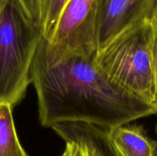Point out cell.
Segmentation results:
<instances>
[{"instance_id":"1","label":"cell","mask_w":157,"mask_h":156,"mask_svg":"<svg viewBox=\"0 0 157 156\" xmlns=\"http://www.w3.org/2000/svg\"><path fill=\"white\" fill-rule=\"evenodd\" d=\"M95 55L55 57L41 38L31 78L43 126L84 122L110 128L156 114L153 106L112 81L98 67Z\"/></svg>"},{"instance_id":"2","label":"cell","mask_w":157,"mask_h":156,"mask_svg":"<svg viewBox=\"0 0 157 156\" xmlns=\"http://www.w3.org/2000/svg\"><path fill=\"white\" fill-rule=\"evenodd\" d=\"M154 24L155 21H144L123 32L97 52L94 61L112 81L156 112L152 64Z\"/></svg>"},{"instance_id":"3","label":"cell","mask_w":157,"mask_h":156,"mask_svg":"<svg viewBox=\"0 0 157 156\" xmlns=\"http://www.w3.org/2000/svg\"><path fill=\"white\" fill-rule=\"evenodd\" d=\"M42 29L18 0H8L0 12V103H18L32 83L31 68Z\"/></svg>"},{"instance_id":"4","label":"cell","mask_w":157,"mask_h":156,"mask_svg":"<svg viewBox=\"0 0 157 156\" xmlns=\"http://www.w3.org/2000/svg\"><path fill=\"white\" fill-rule=\"evenodd\" d=\"M96 0H69L57 22L49 48L55 57L96 54Z\"/></svg>"},{"instance_id":"5","label":"cell","mask_w":157,"mask_h":156,"mask_svg":"<svg viewBox=\"0 0 157 156\" xmlns=\"http://www.w3.org/2000/svg\"><path fill=\"white\" fill-rule=\"evenodd\" d=\"M95 18L98 52L127 29L156 21L157 0H96Z\"/></svg>"},{"instance_id":"6","label":"cell","mask_w":157,"mask_h":156,"mask_svg":"<svg viewBox=\"0 0 157 156\" xmlns=\"http://www.w3.org/2000/svg\"><path fill=\"white\" fill-rule=\"evenodd\" d=\"M51 128L66 143L81 147L87 156H123L110 140L108 128L84 122H58Z\"/></svg>"},{"instance_id":"7","label":"cell","mask_w":157,"mask_h":156,"mask_svg":"<svg viewBox=\"0 0 157 156\" xmlns=\"http://www.w3.org/2000/svg\"><path fill=\"white\" fill-rule=\"evenodd\" d=\"M111 142L123 156H156L157 141L139 125H121L109 128Z\"/></svg>"},{"instance_id":"8","label":"cell","mask_w":157,"mask_h":156,"mask_svg":"<svg viewBox=\"0 0 157 156\" xmlns=\"http://www.w3.org/2000/svg\"><path fill=\"white\" fill-rule=\"evenodd\" d=\"M0 156H27L14 124L12 106L0 103Z\"/></svg>"},{"instance_id":"9","label":"cell","mask_w":157,"mask_h":156,"mask_svg":"<svg viewBox=\"0 0 157 156\" xmlns=\"http://www.w3.org/2000/svg\"><path fill=\"white\" fill-rule=\"evenodd\" d=\"M43 38L50 41L63 9L69 0H38Z\"/></svg>"},{"instance_id":"10","label":"cell","mask_w":157,"mask_h":156,"mask_svg":"<svg viewBox=\"0 0 157 156\" xmlns=\"http://www.w3.org/2000/svg\"><path fill=\"white\" fill-rule=\"evenodd\" d=\"M22 9L31 20L41 26L39 1L38 0H18Z\"/></svg>"},{"instance_id":"11","label":"cell","mask_w":157,"mask_h":156,"mask_svg":"<svg viewBox=\"0 0 157 156\" xmlns=\"http://www.w3.org/2000/svg\"><path fill=\"white\" fill-rule=\"evenodd\" d=\"M152 64L156 94V114H157V19L155 21L154 32L152 41Z\"/></svg>"},{"instance_id":"12","label":"cell","mask_w":157,"mask_h":156,"mask_svg":"<svg viewBox=\"0 0 157 156\" xmlns=\"http://www.w3.org/2000/svg\"><path fill=\"white\" fill-rule=\"evenodd\" d=\"M71 148V156H86L84 150L78 146V145L74 143H69Z\"/></svg>"},{"instance_id":"13","label":"cell","mask_w":157,"mask_h":156,"mask_svg":"<svg viewBox=\"0 0 157 156\" xmlns=\"http://www.w3.org/2000/svg\"><path fill=\"white\" fill-rule=\"evenodd\" d=\"M61 156H71V145L69 143H67L66 145L65 150Z\"/></svg>"},{"instance_id":"14","label":"cell","mask_w":157,"mask_h":156,"mask_svg":"<svg viewBox=\"0 0 157 156\" xmlns=\"http://www.w3.org/2000/svg\"><path fill=\"white\" fill-rule=\"evenodd\" d=\"M8 0H0V12H1L2 9H3V7L5 6V5L6 4Z\"/></svg>"},{"instance_id":"15","label":"cell","mask_w":157,"mask_h":156,"mask_svg":"<svg viewBox=\"0 0 157 156\" xmlns=\"http://www.w3.org/2000/svg\"><path fill=\"white\" fill-rule=\"evenodd\" d=\"M156 135H157V124L156 125ZM156 155H157V153H156Z\"/></svg>"},{"instance_id":"16","label":"cell","mask_w":157,"mask_h":156,"mask_svg":"<svg viewBox=\"0 0 157 156\" xmlns=\"http://www.w3.org/2000/svg\"><path fill=\"white\" fill-rule=\"evenodd\" d=\"M86 156H87V155H86Z\"/></svg>"}]
</instances>
